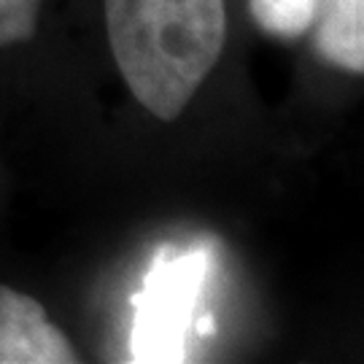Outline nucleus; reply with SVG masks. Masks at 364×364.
I'll return each mask as SVG.
<instances>
[{
    "label": "nucleus",
    "instance_id": "nucleus-7",
    "mask_svg": "<svg viewBox=\"0 0 364 364\" xmlns=\"http://www.w3.org/2000/svg\"><path fill=\"white\" fill-rule=\"evenodd\" d=\"M197 332H200V335H213V318H210V316L200 318V321H197Z\"/></svg>",
    "mask_w": 364,
    "mask_h": 364
},
{
    "label": "nucleus",
    "instance_id": "nucleus-2",
    "mask_svg": "<svg viewBox=\"0 0 364 364\" xmlns=\"http://www.w3.org/2000/svg\"><path fill=\"white\" fill-rule=\"evenodd\" d=\"M208 267L205 248H192L173 259L156 257L141 294L132 297V362H181L186 326Z\"/></svg>",
    "mask_w": 364,
    "mask_h": 364
},
{
    "label": "nucleus",
    "instance_id": "nucleus-6",
    "mask_svg": "<svg viewBox=\"0 0 364 364\" xmlns=\"http://www.w3.org/2000/svg\"><path fill=\"white\" fill-rule=\"evenodd\" d=\"M41 0H0V46L27 41L38 25Z\"/></svg>",
    "mask_w": 364,
    "mask_h": 364
},
{
    "label": "nucleus",
    "instance_id": "nucleus-4",
    "mask_svg": "<svg viewBox=\"0 0 364 364\" xmlns=\"http://www.w3.org/2000/svg\"><path fill=\"white\" fill-rule=\"evenodd\" d=\"M316 46L348 73L364 70V0H324Z\"/></svg>",
    "mask_w": 364,
    "mask_h": 364
},
{
    "label": "nucleus",
    "instance_id": "nucleus-5",
    "mask_svg": "<svg viewBox=\"0 0 364 364\" xmlns=\"http://www.w3.org/2000/svg\"><path fill=\"white\" fill-rule=\"evenodd\" d=\"M324 0H251L257 25L278 38H299L318 19Z\"/></svg>",
    "mask_w": 364,
    "mask_h": 364
},
{
    "label": "nucleus",
    "instance_id": "nucleus-1",
    "mask_svg": "<svg viewBox=\"0 0 364 364\" xmlns=\"http://www.w3.org/2000/svg\"><path fill=\"white\" fill-rule=\"evenodd\" d=\"M105 27L130 92L170 122L219 63L227 9L224 0H105Z\"/></svg>",
    "mask_w": 364,
    "mask_h": 364
},
{
    "label": "nucleus",
    "instance_id": "nucleus-3",
    "mask_svg": "<svg viewBox=\"0 0 364 364\" xmlns=\"http://www.w3.org/2000/svg\"><path fill=\"white\" fill-rule=\"evenodd\" d=\"M76 351L38 299L0 287V364H73Z\"/></svg>",
    "mask_w": 364,
    "mask_h": 364
}]
</instances>
